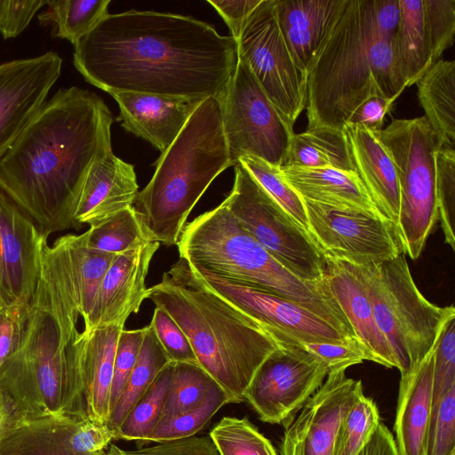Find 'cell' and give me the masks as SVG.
Segmentation results:
<instances>
[{
  "label": "cell",
  "mask_w": 455,
  "mask_h": 455,
  "mask_svg": "<svg viewBox=\"0 0 455 455\" xmlns=\"http://www.w3.org/2000/svg\"><path fill=\"white\" fill-rule=\"evenodd\" d=\"M81 235L89 248L114 254L148 243L133 205L90 226Z\"/></svg>",
  "instance_id": "cell-35"
},
{
  "label": "cell",
  "mask_w": 455,
  "mask_h": 455,
  "mask_svg": "<svg viewBox=\"0 0 455 455\" xmlns=\"http://www.w3.org/2000/svg\"><path fill=\"white\" fill-rule=\"evenodd\" d=\"M268 334L279 347L259 366L243 398L261 421L281 424L323 385L329 370L290 336L278 331Z\"/></svg>",
  "instance_id": "cell-13"
},
{
  "label": "cell",
  "mask_w": 455,
  "mask_h": 455,
  "mask_svg": "<svg viewBox=\"0 0 455 455\" xmlns=\"http://www.w3.org/2000/svg\"><path fill=\"white\" fill-rule=\"evenodd\" d=\"M170 363L148 324L135 366L107 423L114 435L135 403Z\"/></svg>",
  "instance_id": "cell-33"
},
{
  "label": "cell",
  "mask_w": 455,
  "mask_h": 455,
  "mask_svg": "<svg viewBox=\"0 0 455 455\" xmlns=\"http://www.w3.org/2000/svg\"><path fill=\"white\" fill-rule=\"evenodd\" d=\"M124 455H220L209 435L202 436H189L169 442L157 443V444L140 448L132 451H124Z\"/></svg>",
  "instance_id": "cell-50"
},
{
  "label": "cell",
  "mask_w": 455,
  "mask_h": 455,
  "mask_svg": "<svg viewBox=\"0 0 455 455\" xmlns=\"http://www.w3.org/2000/svg\"><path fill=\"white\" fill-rule=\"evenodd\" d=\"M217 99L233 166L242 156H253L281 167L293 129L240 55L233 76Z\"/></svg>",
  "instance_id": "cell-11"
},
{
  "label": "cell",
  "mask_w": 455,
  "mask_h": 455,
  "mask_svg": "<svg viewBox=\"0 0 455 455\" xmlns=\"http://www.w3.org/2000/svg\"><path fill=\"white\" fill-rule=\"evenodd\" d=\"M28 314L29 304L0 306V371L22 341Z\"/></svg>",
  "instance_id": "cell-49"
},
{
  "label": "cell",
  "mask_w": 455,
  "mask_h": 455,
  "mask_svg": "<svg viewBox=\"0 0 455 455\" xmlns=\"http://www.w3.org/2000/svg\"><path fill=\"white\" fill-rule=\"evenodd\" d=\"M323 258L326 283L355 338L366 348L371 362L396 368L392 350L377 325L362 266Z\"/></svg>",
  "instance_id": "cell-21"
},
{
  "label": "cell",
  "mask_w": 455,
  "mask_h": 455,
  "mask_svg": "<svg viewBox=\"0 0 455 455\" xmlns=\"http://www.w3.org/2000/svg\"><path fill=\"white\" fill-rule=\"evenodd\" d=\"M133 207L148 242L177 245L187 219L212 180L233 166L216 97L202 100L154 164Z\"/></svg>",
  "instance_id": "cell-6"
},
{
  "label": "cell",
  "mask_w": 455,
  "mask_h": 455,
  "mask_svg": "<svg viewBox=\"0 0 455 455\" xmlns=\"http://www.w3.org/2000/svg\"><path fill=\"white\" fill-rule=\"evenodd\" d=\"M145 333L146 327L137 330L123 329L119 334L110 389V413L135 366Z\"/></svg>",
  "instance_id": "cell-47"
},
{
  "label": "cell",
  "mask_w": 455,
  "mask_h": 455,
  "mask_svg": "<svg viewBox=\"0 0 455 455\" xmlns=\"http://www.w3.org/2000/svg\"><path fill=\"white\" fill-rule=\"evenodd\" d=\"M47 1H0V33L4 39L16 37Z\"/></svg>",
  "instance_id": "cell-52"
},
{
  "label": "cell",
  "mask_w": 455,
  "mask_h": 455,
  "mask_svg": "<svg viewBox=\"0 0 455 455\" xmlns=\"http://www.w3.org/2000/svg\"><path fill=\"white\" fill-rule=\"evenodd\" d=\"M112 123L97 94L61 88L0 160V189L44 235L75 228L73 214L87 172L112 149Z\"/></svg>",
  "instance_id": "cell-2"
},
{
  "label": "cell",
  "mask_w": 455,
  "mask_h": 455,
  "mask_svg": "<svg viewBox=\"0 0 455 455\" xmlns=\"http://www.w3.org/2000/svg\"><path fill=\"white\" fill-rule=\"evenodd\" d=\"M114 434L106 426L89 419H77L69 437L72 450L81 454H97L106 451Z\"/></svg>",
  "instance_id": "cell-51"
},
{
  "label": "cell",
  "mask_w": 455,
  "mask_h": 455,
  "mask_svg": "<svg viewBox=\"0 0 455 455\" xmlns=\"http://www.w3.org/2000/svg\"><path fill=\"white\" fill-rule=\"evenodd\" d=\"M124 325L82 331L76 339L75 374L67 415L106 425L116 343Z\"/></svg>",
  "instance_id": "cell-19"
},
{
  "label": "cell",
  "mask_w": 455,
  "mask_h": 455,
  "mask_svg": "<svg viewBox=\"0 0 455 455\" xmlns=\"http://www.w3.org/2000/svg\"><path fill=\"white\" fill-rule=\"evenodd\" d=\"M59 240L72 276L79 314L84 323L100 283L116 254L89 248L82 235L68 234Z\"/></svg>",
  "instance_id": "cell-32"
},
{
  "label": "cell",
  "mask_w": 455,
  "mask_h": 455,
  "mask_svg": "<svg viewBox=\"0 0 455 455\" xmlns=\"http://www.w3.org/2000/svg\"><path fill=\"white\" fill-rule=\"evenodd\" d=\"M356 173L379 213L397 228L400 190L394 163L374 133L355 124L343 127ZM397 234V233H396Z\"/></svg>",
  "instance_id": "cell-26"
},
{
  "label": "cell",
  "mask_w": 455,
  "mask_h": 455,
  "mask_svg": "<svg viewBox=\"0 0 455 455\" xmlns=\"http://www.w3.org/2000/svg\"><path fill=\"white\" fill-rule=\"evenodd\" d=\"M380 422L377 404L363 395L342 420L331 455H357Z\"/></svg>",
  "instance_id": "cell-41"
},
{
  "label": "cell",
  "mask_w": 455,
  "mask_h": 455,
  "mask_svg": "<svg viewBox=\"0 0 455 455\" xmlns=\"http://www.w3.org/2000/svg\"><path fill=\"white\" fill-rule=\"evenodd\" d=\"M159 243L148 242L116 254L96 293L84 323V331L109 325H124L147 299L146 277Z\"/></svg>",
  "instance_id": "cell-20"
},
{
  "label": "cell",
  "mask_w": 455,
  "mask_h": 455,
  "mask_svg": "<svg viewBox=\"0 0 455 455\" xmlns=\"http://www.w3.org/2000/svg\"><path fill=\"white\" fill-rule=\"evenodd\" d=\"M399 0H347L307 72V129L343 130L369 98L405 90L393 41Z\"/></svg>",
  "instance_id": "cell-3"
},
{
  "label": "cell",
  "mask_w": 455,
  "mask_h": 455,
  "mask_svg": "<svg viewBox=\"0 0 455 455\" xmlns=\"http://www.w3.org/2000/svg\"><path fill=\"white\" fill-rule=\"evenodd\" d=\"M138 194L134 166L108 150L87 172L73 214L75 228L97 224L132 206Z\"/></svg>",
  "instance_id": "cell-23"
},
{
  "label": "cell",
  "mask_w": 455,
  "mask_h": 455,
  "mask_svg": "<svg viewBox=\"0 0 455 455\" xmlns=\"http://www.w3.org/2000/svg\"><path fill=\"white\" fill-rule=\"evenodd\" d=\"M262 0H208L228 25L231 36L237 41L242 30Z\"/></svg>",
  "instance_id": "cell-53"
},
{
  "label": "cell",
  "mask_w": 455,
  "mask_h": 455,
  "mask_svg": "<svg viewBox=\"0 0 455 455\" xmlns=\"http://www.w3.org/2000/svg\"><path fill=\"white\" fill-rule=\"evenodd\" d=\"M400 17L393 41L397 73L405 88L416 84L433 65L423 0H399Z\"/></svg>",
  "instance_id": "cell-29"
},
{
  "label": "cell",
  "mask_w": 455,
  "mask_h": 455,
  "mask_svg": "<svg viewBox=\"0 0 455 455\" xmlns=\"http://www.w3.org/2000/svg\"><path fill=\"white\" fill-rule=\"evenodd\" d=\"M149 325L171 363L199 364L187 335L164 309L156 307Z\"/></svg>",
  "instance_id": "cell-46"
},
{
  "label": "cell",
  "mask_w": 455,
  "mask_h": 455,
  "mask_svg": "<svg viewBox=\"0 0 455 455\" xmlns=\"http://www.w3.org/2000/svg\"><path fill=\"white\" fill-rule=\"evenodd\" d=\"M451 455H455V452H453Z\"/></svg>",
  "instance_id": "cell-58"
},
{
  "label": "cell",
  "mask_w": 455,
  "mask_h": 455,
  "mask_svg": "<svg viewBox=\"0 0 455 455\" xmlns=\"http://www.w3.org/2000/svg\"><path fill=\"white\" fill-rule=\"evenodd\" d=\"M81 317L61 243L44 246L22 341L0 371V387L26 418L66 415Z\"/></svg>",
  "instance_id": "cell-4"
},
{
  "label": "cell",
  "mask_w": 455,
  "mask_h": 455,
  "mask_svg": "<svg viewBox=\"0 0 455 455\" xmlns=\"http://www.w3.org/2000/svg\"><path fill=\"white\" fill-rule=\"evenodd\" d=\"M231 403L222 388L209 395L195 409L161 420L141 444L163 443L196 435L224 405Z\"/></svg>",
  "instance_id": "cell-40"
},
{
  "label": "cell",
  "mask_w": 455,
  "mask_h": 455,
  "mask_svg": "<svg viewBox=\"0 0 455 455\" xmlns=\"http://www.w3.org/2000/svg\"><path fill=\"white\" fill-rule=\"evenodd\" d=\"M48 235L0 189V301L29 304Z\"/></svg>",
  "instance_id": "cell-17"
},
{
  "label": "cell",
  "mask_w": 455,
  "mask_h": 455,
  "mask_svg": "<svg viewBox=\"0 0 455 455\" xmlns=\"http://www.w3.org/2000/svg\"><path fill=\"white\" fill-rule=\"evenodd\" d=\"M425 116L440 148L455 149V61L440 59L416 83Z\"/></svg>",
  "instance_id": "cell-30"
},
{
  "label": "cell",
  "mask_w": 455,
  "mask_h": 455,
  "mask_svg": "<svg viewBox=\"0 0 455 455\" xmlns=\"http://www.w3.org/2000/svg\"><path fill=\"white\" fill-rule=\"evenodd\" d=\"M362 268L377 325L396 368L405 372L435 347L445 324L455 317L454 306L438 307L421 294L403 252Z\"/></svg>",
  "instance_id": "cell-8"
},
{
  "label": "cell",
  "mask_w": 455,
  "mask_h": 455,
  "mask_svg": "<svg viewBox=\"0 0 455 455\" xmlns=\"http://www.w3.org/2000/svg\"><path fill=\"white\" fill-rule=\"evenodd\" d=\"M147 299L178 323L199 365L231 403L244 402L245 389L278 348L276 341L257 322L204 285L181 258L147 290Z\"/></svg>",
  "instance_id": "cell-5"
},
{
  "label": "cell",
  "mask_w": 455,
  "mask_h": 455,
  "mask_svg": "<svg viewBox=\"0 0 455 455\" xmlns=\"http://www.w3.org/2000/svg\"><path fill=\"white\" fill-rule=\"evenodd\" d=\"M372 132L390 156L397 174L399 243L404 254L417 259L438 220L435 156L439 138L425 116L395 119Z\"/></svg>",
  "instance_id": "cell-9"
},
{
  "label": "cell",
  "mask_w": 455,
  "mask_h": 455,
  "mask_svg": "<svg viewBox=\"0 0 455 455\" xmlns=\"http://www.w3.org/2000/svg\"><path fill=\"white\" fill-rule=\"evenodd\" d=\"M239 224L279 263L301 280L323 283L324 258L303 229L240 164L222 202Z\"/></svg>",
  "instance_id": "cell-10"
},
{
  "label": "cell",
  "mask_w": 455,
  "mask_h": 455,
  "mask_svg": "<svg viewBox=\"0 0 455 455\" xmlns=\"http://www.w3.org/2000/svg\"><path fill=\"white\" fill-rule=\"evenodd\" d=\"M331 167L355 172L343 130L317 127L293 133L282 166Z\"/></svg>",
  "instance_id": "cell-31"
},
{
  "label": "cell",
  "mask_w": 455,
  "mask_h": 455,
  "mask_svg": "<svg viewBox=\"0 0 455 455\" xmlns=\"http://www.w3.org/2000/svg\"><path fill=\"white\" fill-rule=\"evenodd\" d=\"M172 372L173 363H170L135 403L116 432L114 440L124 439L142 443L151 434L160 421Z\"/></svg>",
  "instance_id": "cell-37"
},
{
  "label": "cell",
  "mask_w": 455,
  "mask_h": 455,
  "mask_svg": "<svg viewBox=\"0 0 455 455\" xmlns=\"http://www.w3.org/2000/svg\"><path fill=\"white\" fill-rule=\"evenodd\" d=\"M280 169L285 180L305 201L380 215L356 172L331 167Z\"/></svg>",
  "instance_id": "cell-27"
},
{
  "label": "cell",
  "mask_w": 455,
  "mask_h": 455,
  "mask_svg": "<svg viewBox=\"0 0 455 455\" xmlns=\"http://www.w3.org/2000/svg\"><path fill=\"white\" fill-rule=\"evenodd\" d=\"M237 53L248 64L265 93L293 129L307 106V78L294 63L280 31L274 0H262L247 20Z\"/></svg>",
  "instance_id": "cell-12"
},
{
  "label": "cell",
  "mask_w": 455,
  "mask_h": 455,
  "mask_svg": "<svg viewBox=\"0 0 455 455\" xmlns=\"http://www.w3.org/2000/svg\"><path fill=\"white\" fill-rule=\"evenodd\" d=\"M61 67L54 52L0 64V160L45 104Z\"/></svg>",
  "instance_id": "cell-18"
},
{
  "label": "cell",
  "mask_w": 455,
  "mask_h": 455,
  "mask_svg": "<svg viewBox=\"0 0 455 455\" xmlns=\"http://www.w3.org/2000/svg\"><path fill=\"white\" fill-rule=\"evenodd\" d=\"M219 388L221 387L199 364L173 363L160 421L195 409Z\"/></svg>",
  "instance_id": "cell-36"
},
{
  "label": "cell",
  "mask_w": 455,
  "mask_h": 455,
  "mask_svg": "<svg viewBox=\"0 0 455 455\" xmlns=\"http://www.w3.org/2000/svg\"><path fill=\"white\" fill-rule=\"evenodd\" d=\"M238 163H240L253 176L265 191L308 233V220L304 201L285 180L281 172L280 166L271 164L253 156H243L238 160Z\"/></svg>",
  "instance_id": "cell-39"
},
{
  "label": "cell",
  "mask_w": 455,
  "mask_h": 455,
  "mask_svg": "<svg viewBox=\"0 0 455 455\" xmlns=\"http://www.w3.org/2000/svg\"><path fill=\"white\" fill-rule=\"evenodd\" d=\"M190 267L204 285L257 322L267 333L278 331L303 341L355 338L295 301Z\"/></svg>",
  "instance_id": "cell-15"
},
{
  "label": "cell",
  "mask_w": 455,
  "mask_h": 455,
  "mask_svg": "<svg viewBox=\"0 0 455 455\" xmlns=\"http://www.w3.org/2000/svg\"><path fill=\"white\" fill-rule=\"evenodd\" d=\"M1 304H2V303H1V301H0V306H1Z\"/></svg>",
  "instance_id": "cell-59"
},
{
  "label": "cell",
  "mask_w": 455,
  "mask_h": 455,
  "mask_svg": "<svg viewBox=\"0 0 455 455\" xmlns=\"http://www.w3.org/2000/svg\"><path fill=\"white\" fill-rule=\"evenodd\" d=\"M103 455H124V450H122L116 444H110L108 447V449H106Z\"/></svg>",
  "instance_id": "cell-57"
},
{
  "label": "cell",
  "mask_w": 455,
  "mask_h": 455,
  "mask_svg": "<svg viewBox=\"0 0 455 455\" xmlns=\"http://www.w3.org/2000/svg\"><path fill=\"white\" fill-rule=\"evenodd\" d=\"M357 455H399V452L394 435L380 422Z\"/></svg>",
  "instance_id": "cell-55"
},
{
  "label": "cell",
  "mask_w": 455,
  "mask_h": 455,
  "mask_svg": "<svg viewBox=\"0 0 455 455\" xmlns=\"http://www.w3.org/2000/svg\"><path fill=\"white\" fill-rule=\"evenodd\" d=\"M110 0H47L48 8L38 16L42 24L55 26V36L75 45L108 13Z\"/></svg>",
  "instance_id": "cell-34"
},
{
  "label": "cell",
  "mask_w": 455,
  "mask_h": 455,
  "mask_svg": "<svg viewBox=\"0 0 455 455\" xmlns=\"http://www.w3.org/2000/svg\"><path fill=\"white\" fill-rule=\"evenodd\" d=\"M303 201L308 233L323 257L368 266L403 252L395 227L380 215Z\"/></svg>",
  "instance_id": "cell-14"
},
{
  "label": "cell",
  "mask_w": 455,
  "mask_h": 455,
  "mask_svg": "<svg viewBox=\"0 0 455 455\" xmlns=\"http://www.w3.org/2000/svg\"><path fill=\"white\" fill-rule=\"evenodd\" d=\"M425 28L433 64L452 45L455 34V0H423Z\"/></svg>",
  "instance_id": "cell-44"
},
{
  "label": "cell",
  "mask_w": 455,
  "mask_h": 455,
  "mask_svg": "<svg viewBox=\"0 0 455 455\" xmlns=\"http://www.w3.org/2000/svg\"><path fill=\"white\" fill-rule=\"evenodd\" d=\"M74 65L108 93L133 92L203 100L219 98L237 63V42L180 14H108L74 45Z\"/></svg>",
  "instance_id": "cell-1"
},
{
  "label": "cell",
  "mask_w": 455,
  "mask_h": 455,
  "mask_svg": "<svg viewBox=\"0 0 455 455\" xmlns=\"http://www.w3.org/2000/svg\"><path fill=\"white\" fill-rule=\"evenodd\" d=\"M435 345L421 361L401 373L394 424L399 455H424L432 412Z\"/></svg>",
  "instance_id": "cell-25"
},
{
  "label": "cell",
  "mask_w": 455,
  "mask_h": 455,
  "mask_svg": "<svg viewBox=\"0 0 455 455\" xmlns=\"http://www.w3.org/2000/svg\"><path fill=\"white\" fill-rule=\"evenodd\" d=\"M220 455H278L247 418L226 416L209 433Z\"/></svg>",
  "instance_id": "cell-38"
},
{
  "label": "cell",
  "mask_w": 455,
  "mask_h": 455,
  "mask_svg": "<svg viewBox=\"0 0 455 455\" xmlns=\"http://www.w3.org/2000/svg\"><path fill=\"white\" fill-rule=\"evenodd\" d=\"M455 452V385L432 404L424 455Z\"/></svg>",
  "instance_id": "cell-43"
},
{
  "label": "cell",
  "mask_w": 455,
  "mask_h": 455,
  "mask_svg": "<svg viewBox=\"0 0 455 455\" xmlns=\"http://www.w3.org/2000/svg\"><path fill=\"white\" fill-rule=\"evenodd\" d=\"M291 338L303 349L323 362L329 371L347 370L364 360L371 361L370 354L356 338L341 341H303Z\"/></svg>",
  "instance_id": "cell-45"
},
{
  "label": "cell",
  "mask_w": 455,
  "mask_h": 455,
  "mask_svg": "<svg viewBox=\"0 0 455 455\" xmlns=\"http://www.w3.org/2000/svg\"><path fill=\"white\" fill-rule=\"evenodd\" d=\"M76 419L68 415L19 416L0 435V455H103L74 451L69 437Z\"/></svg>",
  "instance_id": "cell-28"
},
{
  "label": "cell",
  "mask_w": 455,
  "mask_h": 455,
  "mask_svg": "<svg viewBox=\"0 0 455 455\" xmlns=\"http://www.w3.org/2000/svg\"><path fill=\"white\" fill-rule=\"evenodd\" d=\"M19 416L20 414L13 401L7 392L0 387V435Z\"/></svg>",
  "instance_id": "cell-56"
},
{
  "label": "cell",
  "mask_w": 455,
  "mask_h": 455,
  "mask_svg": "<svg viewBox=\"0 0 455 455\" xmlns=\"http://www.w3.org/2000/svg\"><path fill=\"white\" fill-rule=\"evenodd\" d=\"M117 102V118L127 132L164 153L202 100L133 92H108Z\"/></svg>",
  "instance_id": "cell-22"
},
{
  "label": "cell",
  "mask_w": 455,
  "mask_h": 455,
  "mask_svg": "<svg viewBox=\"0 0 455 455\" xmlns=\"http://www.w3.org/2000/svg\"><path fill=\"white\" fill-rule=\"evenodd\" d=\"M453 385H455V317L445 324L435 345L433 403Z\"/></svg>",
  "instance_id": "cell-48"
},
{
  "label": "cell",
  "mask_w": 455,
  "mask_h": 455,
  "mask_svg": "<svg viewBox=\"0 0 455 455\" xmlns=\"http://www.w3.org/2000/svg\"><path fill=\"white\" fill-rule=\"evenodd\" d=\"M394 100L373 96L366 100L351 116L346 124L360 125L371 132L379 131Z\"/></svg>",
  "instance_id": "cell-54"
},
{
  "label": "cell",
  "mask_w": 455,
  "mask_h": 455,
  "mask_svg": "<svg viewBox=\"0 0 455 455\" xmlns=\"http://www.w3.org/2000/svg\"><path fill=\"white\" fill-rule=\"evenodd\" d=\"M363 395L362 381L347 377L346 370L329 371L323 385L286 425L281 455H331L339 427Z\"/></svg>",
  "instance_id": "cell-16"
},
{
  "label": "cell",
  "mask_w": 455,
  "mask_h": 455,
  "mask_svg": "<svg viewBox=\"0 0 455 455\" xmlns=\"http://www.w3.org/2000/svg\"><path fill=\"white\" fill-rule=\"evenodd\" d=\"M435 163L438 219L444 242L455 250V149L438 148Z\"/></svg>",
  "instance_id": "cell-42"
},
{
  "label": "cell",
  "mask_w": 455,
  "mask_h": 455,
  "mask_svg": "<svg viewBox=\"0 0 455 455\" xmlns=\"http://www.w3.org/2000/svg\"><path fill=\"white\" fill-rule=\"evenodd\" d=\"M177 246L180 258L194 268L295 301L355 336L326 281L312 283L294 275L222 203L187 224Z\"/></svg>",
  "instance_id": "cell-7"
},
{
  "label": "cell",
  "mask_w": 455,
  "mask_h": 455,
  "mask_svg": "<svg viewBox=\"0 0 455 455\" xmlns=\"http://www.w3.org/2000/svg\"><path fill=\"white\" fill-rule=\"evenodd\" d=\"M347 1L274 0L280 31L294 63L305 76Z\"/></svg>",
  "instance_id": "cell-24"
}]
</instances>
